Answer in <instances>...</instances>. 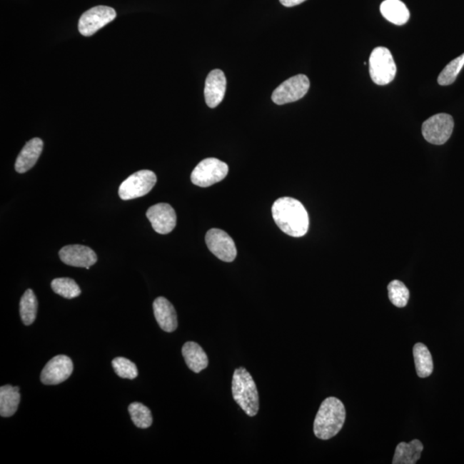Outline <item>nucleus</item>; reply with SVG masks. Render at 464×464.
I'll use <instances>...</instances> for the list:
<instances>
[{
	"label": "nucleus",
	"instance_id": "nucleus-1",
	"mask_svg": "<svg viewBox=\"0 0 464 464\" xmlns=\"http://www.w3.org/2000/svg\"><path fill=\"white\" fill-rule=\"evenodd\" d=\"M274 221L284 233L301 238L309 230V215L305 206L296 199L282 197L272 206Z\"/></svg>",
	"mask_w": 464,
	"mask_h": 464
},
{
	"label": "nucleus",
	"instance_id": "nucleus-2",
	"mask_svg": "<svg viewBox=\"0 0 464 464\" xmlns=\"http://www.w3.org/2000/svg\"><path fill=\"white\" fill-rule=\"evenodd\" d=\"M346 420L344 404L339 399H325L314 421V433L320 440H328L339 433Z\"/></svg>",
	"mask_w": 464,
	"mask_h": 464
},
{
	"label": "nucleus",
	"instance_id": "nucleus-3",
	"mask_svg": "<svg viewBox=\"0 0 464 464\" xmlns=\"http://www.w3.org/2000/svg\"><path fill=\"white\" fill-rule=\"evenodd\" d=\"M232 395L235 402L246 412L254 417L260 408L259 393L254 379L244 367L236 369L232 378Z\"/></svg>",
	"mask_w": 464,
	"mask_h": 464
},
{
	"label": "nucleus",
	"instance_id": "nucleus-4",
	"mask_svg": "<svg viewBox=\"0 0 464 464\" xmlns=\"http://www.w3.org/2000/svg\"><path fill=\"white\" fill-rule=\"evenodd\" d=\"M396 65L389 49L378 46L371 52L369 59L370 76L378 86H387L393 81L396 75Z\"/></svg>",
	"mask_w": 464,
	"mask_h": 464
},
{
	"label": "nucleus",
	"instance_id": "nucleus-5",
	"mask_svg": "<svg viewBox=\"0 0 464 464\" xmlns=\"http://www.w3.org/2000/svg\"><path fill=\"white\" fill-rule=\"evenodd\" d=\"M157 183L155 173L143 170L135 172L122 183L119 188V196L123 201L136 199L145 196Z\"/></svg>",
	"mask_w": 464,
	"mask_h": 464
},
{
	"label": "nucleus",
	"instance_id": "nucleus-6",
	"mask_svg": "<svg viewBox=\"0 0 464 464\" xmlns=\"http://www.w3.org/2000/svg\"><path fill=\"white\" fill-rule=\"evenodd\" d=\"M229 167L217 158H206L198 164L191 174L192 183L201 188H208L225 179Z\"/></svg>",
	"mask_w": 464,
	"mask_h": 464
},
{
	"label": "nucleus",
	"instance_id": "nucleus-7",
	"mask_svg": "<svg viewBox=\"0 0 464 464\" xmlns=\"http://www.w3.org/2000/svg\"><path fill=\"white\" fill-rule=\"evenodd\" d=\"M454 129V120L448 114L440 113L430 117L423 125V137L433 145H444Z\"/></svg>",
	"mask_w": 464,
	"mask_h": 464
},
{
	"label": "nucleus",
	"instance_id": "nucleus-8",
	"mask_svg": "<svg viewBox=\"0 0 464 464\" xmlns=\"http://www.w3.org/2000/svg\"><path fill=\"white\" fill-rule=\"evenodd\" d=\"M310 86V80L306 75L294 76L274 90L272 94L273 102L278 105L297 102L307 94Z\"/></svg>",
	"mask_w": 464,
	"mask_h": 464
},
{
	"label": "nucleus",
	"instance_id": "nucleus-9",
	"mask_svg": "<svg viewBox=\"0 0 464 464\" xmlns=\"http://www.w3.org/2000/svg\"><path fill=\"white\" fill-rule=\"evenodd\" d=\"M116 18L111 7L99 6L84 12L79 21V31L84 36H91Z\"/></svg>",
	"mask_w": 464,
	"mask_h": 464
},
{
	"label": "nucleus",
	"instance_id": "nucleus-10",
	"mask_svg": "<svg viewBox=\"0 0 464 464\" xmlns=\"http://www.w3.org/2000/svg\"><path fill=\"white\" fill-rule=\"evenodd\" d=\"M206 243L209 251L219 260L231 263L237 257V248L229 235L219 229H211L206 235Z\"/></svg>",
	"mask_w": 464,
	"mask_h": 464
},
{
	"label": "nucleus",
	"instance_id": "nucleus-11",
	"mask_svg": "<svg viewBox=\"0 0 464 464\" xmlns=\"http://www.w3.org/2000/svg\"><path fill=\"white\" fill-rule=\"evenodd\" d=\"M74 371V363L69 357L58 355L46 363L41 373V381L46 385H56L69 379Z\"/></svg>",
	"mask_w": 464,
	"mask_h": 464
},
{
	"label": "nucleus",
	"instance_id": "nucleus-12",
	"mask_svg": "<svg viewBox=\"0 0 464 464\" xmlns=\"http://www.w3.org/2000/svg\"><path fill=\"white\" fill-rule=\"evenodd\" d=\"M146 216L153 230L159 234H168L175 229L176 214L174 208L167 203L156 204L147 210Z\"/></svg>",
	"mask_w": 464,
	"mask_h": 464
},
{
	"label": "nucleus",
	"instance_id": "nucleus-13",
	"mask_svg": "<svg viewBox=\"0 0 464 464\" xmlns=\"http://www.w3.org/2000/svg\"><path fill=\"white\" fill-rule=\"evenodd\" d=\"M61 260L66 265L90 269L98 261V256L91 248L84 246H67L59 252Z\"/></svg>",
	"mask_w": 464,
	"mask_h": 464
},
{
	"label": "nucleus",
	"instance_id": "nucleus-14",
	"mask_svg": "<svg viewBox=\"0 0 464 464\" xmlns=\"http://www.w3.org/2000/svg\"><path fill=\"white\" fill-rule=\"evenodd\" d=\"M226 91V78L221 70L211 71L206 79L205 99L208 106L214 109L221 104Z\"/></svg>",
	"mask_w": 464,
	"mask_h": 464
},
{
	"label": "nucleus",
	"instance_id": "nucleus-15",
	"mask_svg": "<svg viewBox=\"0 0 464 464\" xmlns=\"http://www.w3.org/2000/svg\"><path fill=\"white\" fill-rule=\"evenodd\" d=\"M153 311L155 318L162 331L171 333L176 330L178 326L176 311L167 298L163 297L156 298L153 303Z\"/></svg>",
	"mask_w": 464,
	"mask_h": 464
},
{
	"label": "nucleus",
	"instance_id": "nucleus-16",
	"mask_svg": "<svg viewBox=\"0 0 464 464\" xmlns=\"http://www.w3.org/2000/svg\"><path fill=\"white\" fill-rule=\"evenodd\" d=\"M44 149V141L39 138H32L24 146L15 163L16 172H27L35 166Z\"/></svg>",
	"mask_w": 464,
	"mask_h": 464
},
{
	"label": "nucleus",
	"instance_id": "nucleus-17",
	"mask_svg": "<svg viewBox=\"0 0 464 464\" xmlns=\"http://www.w3.org/2000/svg\"><path fill=\"white\" fill-rule=\"evenodd\" d=\"M181 353L186 364L193 373H200L208 365V358L203 348L193 341H188L183 345Z\"/></svg>",
	"mask_w": 464,
	"mask_h": 464
},
{
	"label": "nucleus",
	"instance_id": "nucleus-18",
	"mask_svg": "<svg viewBox=\"0 0 464 464\" xmlns=\"http://www.w3.org/2000/svg\"><path fill=\"white\" fill-rule=\"evenodd\" d=\"M424 446L423 443L413 440L409 443L402 442L396 446L393 464H415L421 457Z\"/></svg>",
	"mask_w": 464,
	"mask_h": 464
},
{
	"label": "nucleus",
	"instance_id": "nucleus-19",
	"mask_svg": "<svg viewBox=\"0 0 464 464\" xmlns=\"http://www.w3.org/2000/svg\"><path fill=\"white\" fill-rule=\"evenodd\" d=\"M380 11L383 18L395 25L407 24L410 18L408 7L400 0H385L381 4Z\"/></svg>",
	"mask_w": 464,
	"mask_h": 464
},
{
	"label": "nucleus",
	"instance_id": "nucleus-20",
	"mask_svg": "<svg viewBox=\"0 0 464 464\" xmlns=\"http://www.w3.org/2000/svg\"><path fill=\"white\" fill-rule=\"evenodd\" d=\"M19 388L4 385L0 388V415L11 417L15 415L20 403Z\"/></svg>",
	"mask_w": 464,
	"mask_h": 464
},
{
	"label": "nucleus",
	"instance_id": "nucleus-21",
	"mask_svg": "<svg viewBox=\"0 0 464 464\" xmlns=\"http://www.w3.org/2000/svg\"><path fill=\"white\" fill-rule=\"evenodd\" d=\"M413 353L418 376L421 378L429 377L433 371V361L432 354L427 346L423 343H416L413 347Z\"/></svg>",
	"mask_w": 464,
	"mask_h": 464
},
{
	"label": "nucleus",
	"instance_id": "nucleus-22",
	"mask_svg": "<svg viewBox=\"0 0 464 464\" xmlns=\"http://www.w3.org/2000/svg\"><path fill=\"white\" fill-rule=\"evenodd\" d=\"M38 301L35 293L28 289L20 301L19 311L21 318L26 326L31 325L36 318Z\"/></svg>",
	"mask_w": 464,
	"mask_h": 464
},
{
	"label": "nucleus",
	"instance_id": "nucleus-23",
	"mask_svg": "<svg viewBox=\"0 0 464 464\" xmlns=\"http://www.w3.org/2000/svg\"><path fill=\"white\" fill-rule=\"evenodd\" d=\"M131 419L137 428L146 429L153 424V415L148 408L139 403H131L128 407Z\"/></svg>",
	"mask_w": 464,
	"mask_h": 464
},
{
	"label": "nucleus",
	"instance_id": "nucleus-24",
	"mask_svg": "<svg viewBox=\"0 0 464 464\" xmlns=\"http://www.w3.org/2000/svg\"><path fill=\"white\" fill-rule=\"evenodd\" d=\"M51 286L54 293L67 299L77 298L81 293L79 285L70 278H54Z\"/></svg>",
	"mask_w": 464,
	"mask_h": 464
},
{
	"label": "nucleus",
	"instance_id": "nucleus-25",
	"mask_svg": "<svg viewBox=\"0 0 464 464\" xmlns=\"http://www.w3.org/2000/svg\"><path fill=\"white\" fill-rule=\"evenodd\" d=\"M464 66V54L451 61L438 76V83L442 86H450L457 79Z\"/></svg>",
	"mask_w": 464,
	"mask_h": 464
},
{
	"label": "nucleus",
	"instance_id": "nucleus-26",
	"mask_svg": "<svg viewBox=\"0 0 464 464\" xmlns=\"http://www.w3.org/2000/svg\"><path fill=\"white\" fill-rule=\"evenodd\" d=\"M390 301L398 308H403L408 305L409 291L402 281H393L388 286Z\"/></svg>",
	"mask_w": 464,
	"mask_h": 464
},
{
	"label": "nucleus",
	"instance_id": "nucleus-27",
	"mask_svg": "<svg viewBox=\"0 0 464 464\" xmlns=\"http://www.w3.org/2000/svg\"><path fill=\"white\" fill-rule=\"evenodd\" d=\"M112 366L118 376L121 378L134 379L138 377V371L136 365L128 358H116L112 361Z\"/></svg>",
	"mask_w": 464,
	"mask_h": 464
},
{
	"label": "nucleus",
	"instance_id": "nucleus-28",
	"mask_svg": "<svg viewBox=\"0 0 464 464\" xmlns=\"http://www.w3.org/2000/svg\"><path fill=\"white\" fill-rule=\"evenodd\" d=\"M306 1V0H280V2L286 7H293Z\"/></svg>",
	"mask_w": 464,
	"mask_h": 464
}]
</instances>
